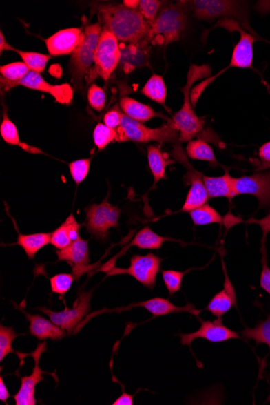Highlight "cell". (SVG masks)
Here are the masks:
<instances>
[{
  "mask_svg": "<svg viewBox=\"0 0 270 405\" xmlns=\"http://www.w3.org/2000/svg\"><path fill=\"white\" fill-rule=\"evenodd\" d=\"M100 24L113 32L122 44L137 43L150 40V24L138 10L125 8L123 4L105 3L96 7Z\"/></svg>",
  "mask_w": 270,
  "mask_h": 405,
  "instance_id": "6da1fadb",
  "label": "cell"
},
{
  "mask_svg": "<svg viewBox=\"0 0 270 405\" xmlns=\"http://www.w3.org/2000/svg\"><path fill=\"white\" fill-rule=\"evenodd\" d=\"M189 1L167 4L150 24L149 37L153 45H167L179 41L187 27Z\"/></svg>",
  "mask_w": 270,
  "mask_h": 405,
  "instance_id": "7a4b0ae2",
  "label": "cell"
},
{
  "mask_svg": "<svg viewBox=\"0 0 270 405\" xmlns=\"http://www.w3.org/2000/svg\"><path fill=\"white\" fill-rule=\"evenodd\" d=\"M209 74V68L206 66H191L187 76V83L181 90L184 94V104L181 109L176 112L170 121L172 127L179 134V142L186 143L193 141L204 128L203 121L198 117L190 103L189 92L191 87L200 79L206 77Z\"/></svg>",
  "mask_w": 270,
  "mask_h": 405,
  "instance_id": "3957f363",
  "label": "cell"
},
{
  "mask_svg": "<svg viewBox=\"0 0 270 405\" xmlns=\"http://www.w3.org/2000/svg\"><path fill=\"white\" fill-rule=\"evenodd\" d=\"M116 130L117 137L115 142L118 143L132 141L142 143H175L179 141V134L172 127L169 120L161 127L153 129L128 118L123 114L122 125Z\"/></svg>",
  "mask_w": 270,
  "mask_h": 405,
  "instance_id": "277c9868",
  "label": "cell"
},
{
  "mask_svg": "<svg viewBox=\"0 0 270 405\" xmlns=\"http://www.w3.org/2000/svg\"><path fill=\"white\" fill-rule=\"evenodd\" d=\"M103 30L100 23L88 25L85 30V39L74 50L70 60L69 69L74 87L82 88L83 78L95 63V55Z\"/></svg>",
  "mask_w": 270,
  "mask_h": 405,
  "instance_id": "5b68a950",
  "label": "cell"
},
{
  "mask_svg": "<svg viewBox=\"0 0 270 405\" xmlns=\"http://www.w3.org/2000/svg\"><path fill=\"white\" fill-rule=\"evenodd\" d=\"M86 220L83 226L96 239L105 241L110 228L118 227L121 209L109 202L107 197L100 204H92L85 208Z\"/></svg>",
  "mask_w": 270,
  "mask_h": 405,
  "instance_id": "8992f818",
  "label": "cell"
},
{
  "mask_svg": "<svg viewBox=\"0 0 270 405\" xmlns=\"http://www.w3.org/2000/svg\"><path fill=\"white\" fill-rule=\"evenodd\" d=\"M163 259L153 253L147 255H134L130 259V265L127 269L113 268L108 276L128 274L136 279L139 283L149 289L156 286V277L160 271Z\"/></svg>",
  "mask_w": 270,
  "mask_h": 405,
  "instance_id": "52a82bcc",
  "label": "cell"
},
{
  "mask_svg": "<svg viewBox=\"0 0 270 405\" xmlns=\"http://www.w3.org/2000/svg\"><path fill=\"white\" fill-rule=\"evenodd\" d=\"M121 48L119 41L113 32L102 30L95 55V66L97 74L108 81L111 74L118 68L121 62Z\"/></svg>",
  "mask_w": 270,
  "mask_h": 405,
  "instance_id": "ba28073f",
  "label": "cell"
},
{
  "mask_svg": "<svg viewBox=\"0 0 270 405\" xmlns=\"http://www.w3.org/2000/svg\"><path fill=\"white\" fill-rule=\"evenodd\" d=\"M92 292L81 291L72 309H66L62 311H53L45 307H39V311L45 315L49 316V318L54 324L59 326L68 333L73 332L74 329L80 324L81 321L90 313L92 299Z\"/></svg>",
  "mask_w": 270,
  "mask_h": 405,
  "instance_id": "9c48e42d",
  "label": "cell"
},
{
  "mask_svg": "<svg viewBox=\"0 0 270 405\" xmlns=\"http://www.w3.org/2000/svg\"><path fill=\"white\" fill-rule=\"evenodd\" d=\"M2 87L8 90L17 86H22L30 90L39 91L54 97L56 102L62 105L72 103L74 96L73 88L69 83L51 85L41 76V74L30 71L25 78L17 83H8L2 80Z\"/></svg>",
  "mask_w": 270,
  "mask_h": 405,
  "instance_id": "30bf717a",
  "label": "cell"
},
{
  "mask_svg": "<svg viewBox=\"0 0 270 405\" xmlns=\"http://www.w3.org/2000/svg\"><path fill=\"white\" fill-rule=\"evenodd\" d=\"M201 322V327L198 331L191 333H180V343L183 346H189L196 339H205L207 341L218 343L229 341L231 339H239V334L222 324L221 318L216 320H202L198 318Z\"/></svg>",
  "mask_w": 270,
  "mask_h": 405,
  "instance_id": "8fae6325",
  "label": "cell"
},
{
  "mask_svg": "<svg viewBox=\"0 0 270 405\" xmlns=\"http://www.w3.org/2000/svg\"><path fill=\"white\" fill-rule=\"evenodd\" d=\"M237 195L250 194L258 199L259 209L270 208V172L234 179Z\"/></svg>",
  "mask_w": 270,
  "mask_h": 405,
  "instance_id": "7c38bea8",
  "label": "cell"
},
{
  "mask_svg": "<svg viewBox=\"0 0 270 405\" xmlns=\"http://www.w3.org/2000/svg\"><path fill=\"white\" fill-rule=\"evenodd\" d=\"M46 342L39 344L36 350L30 353L34 360L35 365L32 374L29 376L21 377V385L19 392L14 395L17 405H35V388L37 384L44 381L45 371L40 368L39 362L41 355L46 351Z\"/></svg>",
  "mask_w": 270,
  "mask_h": 405,
  "instance_id": "4fadbf2b",
  "label": "cell"
},
{
  "mask_svg": "<svg viewBox=\"0 0 270 405\" xmlns=\"http://www.w3.org/2000/svg\"><path fill=\"white\" fill-rule=\"evenodd\" d=\"M189 7L195 17L207 21L238 13V3L227 0H194L189 2Z\"/></svg>",
  "mask_w": 270,
  "mask_h": 405,
  "instance_id": "5bb4252c",
  "label": "cell"
},
{
  "mask_svg": "<svg viewBox=\"0 0 270 405\" xmlns=\"http://www.w3.org/2000/svg\"><path fill=\"white\" fill-rule=\"evenodd\" d=\"M58 262H65L71 265L74 278L80 279L90 267V248L88 241L82 238L72 242L71 245L63 249L56 251Z\"/></svg>",
  "mask_w": 270,
  "mask_h": 405,
  "instance_id": "9a60e30c",
  "label": "cell"
},
{
  "mask_svg": "<svg viewBox=\"0 0 270 405\" xmlns=\"http://www.w3.org/2000/svg\"><path fill=\"white\" fill-rule=\"evenodd\" d=\"M85 39V31L71 28L56 32L45 40L49 54L53 56L68 55L74 52Z\"/></svg>",
  "mask_w": 270,
  "mask_h": 405,
  "instance_id": "2e32d148",
  "label": "cell"
},
{
  "mask_svg": "<svg viewBox=\"0 0 270 405\" xmlns=\"http://www.w3.org/2000/svg\"><path fill=\"white\" fill-rule=\"evenodd\" d=\"M132 307H143V309H145L149 313H152L154 318L172 313H188L196 316L198 318L200 313H201V311L195 309L193 304H189L185 307H178L172 304L169 300L159 297L153 298V299L147 301L135 302V304L122 307V309L109 310L108 311H123L132 309Z\"/></svg>",
  "mask_w": 270,
  "mask_h": 405,
  "instance_id": "e0dca14e",
  "label": "cell"
},
{
  "mask_svg": "<svg viewBox=\"0 0 270 405\" xmlns=\"http://www.w3.org/2000/svg\"><path fill=\"white\" fill-rule=\"evenodd\" d=\"M151 41L144 39L137 43L121 44V62L124 72L129 73L135 68L148 66Z\"/></svg>",
  "mask_w": 270,
  "mask_h": 405,
  "instance_id": "ac0fdd59",
  "label": "cell"
},
{
  "mask_svg": "<svg viewBox=\"0 0 270 405\" xmlns=\"http://www.w3.org/2000/svg\"><path fill=\"white\" fill-rule=\"evenodd\" d=\"M223 273H225V288L214 296L209 302L207 310L217 318H221L222 315L229 311L232 307L236 306V295L235 288L227 273L225 260L222 259Z\"/></svg>",
  "mask_w": 270,
  "mask_h": 405,
  "instance_id": "d6986e66",
  "label": "cell"
},
{
  "mask_svg": "<svg viewBox=\"0 0 270 405\" xmlns=\"http://www.w3.org/2000/svg\"><path fill=\"white\" fill-rule=\"evenodd\" d=\"M30 322V333L32 336L43 341L50 339L52 341H59L67 336L64 329L56 325L52 321L46 320L39 315H31L21 309Z\"/></svg>",
  "mask_w": 270,
  "mask_h": 405,
  "instance_id": "ffe728a7",
  "label": "cell"
},
{
  "mask_svg": "<svg viewBox=\"0 0 270 405\" xmlns=\"http://www.w3.org/2000/svg\"><path fill=\"white\" fill-rule=\"evenodd\" d=\"M235 29L240 32V39L232 53L229 68H252L253 60V44L256 39L236 25Z\"/></svg>",
  "mask_w": 270,
  "mask_h": 405,
  "instance_id": "44dd1931",
  "label": "cell"
},
{
  "mask_svg": "<svg viewBox=\"0 0 270 405\" xmlns=\"http://www.w3.org/2000/svg\"><path fill=\"white\" fill-rule=\"evenodd\" d=\"M82 226L71 214L61 226L51 232L50 244L58 249L67 248L72 242L81 238Z\"/></svg>",
  "mask_w": 270,
  "mask_h": 405,
  "instance_id": "7402d4cb",
  "label": "cell"
},
{
  "mask_svg": "<svg viewBox=\"0 0 270 405\" xmlns=\"http://www.w3.org/2000/svg\"><path fill=\"white\" fill-rule=\"evenodd\" d=\"M234 179L227 171L220 176H207L202 174L209 198H227L230 202L236 196Z\"/></svg>",
  "mask_w": 270,
  "mask_h": 405,
  "instance_id": "603a6c76",
  "label": "cell"
},
{
  "mask_svg": "<svg viewBox=\"0 0 270 405\" xmlns=\"http://www.w3.org/2000/svg\"><path fill=\"white\" fill-rule=\"evenodd\" d=\"M120 108L128 118L141 123H147L160 116L151 106L144 105L129 96H124L120 100Z\"/></svg>",
  "mask_w": 270,
  "mask_h": 405,
  "instance_id": "cb8c5ba5",
  "label": "cell"
},
{
  "mask_svg": "<svg viewBox=\"0 0 270 405\" xmlns=\"http://www.w3.org/2000/svg\"><path fill=\"white\" fill-rule=\"evenodd\" d=\"M147 159L149 167L154 178V186L163 179H166V167L172 161L161 150V146L151 145L147 147Z\"/></svg>",
  "mask_w": 270,
  "mask_h": 405,
  "instance_id": "d4e9b609",
  "label": "cell"
},
{
  "mask_svg": "<svg viewBox=\"0 0 270 405\" xmlns=\"http://www.w3.org/2000/svg\"><path fill=\"white\" fill-rule=\"evenodd\" d=\"M0 134H1L4 142L10 144V145L20 147L23 150L31 154H43L39 148L30 146L21 141L17 125L9 119L7 112H4L3 114L2 123L0 125Z\"/></svg>",
  "mask_w": 270,
  "mask_h": 405,
  "instance_id": "484cf974",
  "label": "cell"
},
{
  "mask_svg": "<svg viewBox=\"0 0 270 405\" xmlns=\"http://www.w3.org/2000/svg\"><path fill=\"white\" fill-rule=\"evenodd\" d=\"M51 232H41L24 235L18 233L17 245H20L24 249L28 258L34 259L35 255L45 246L50 244Z\"/></svg>",
  "mask_w": 270,
  "mask_h": 405,
  "instance_id": "4316f807",
  "label": "cell"
},
{
  "mask_svg": "<svg viewBox=\"0 0 270 405\" xmlns=\"http://www.w3.org/2000/svg\"><path fill=\"white\" fill-rule=\"evenodd\" d=\"M167 240H172L167 237L162 236L154 232L150 227H146L139 231L129 246L137 247L141 249L158 250Z\"/></svg>",
  "mask_w": 270,
  "mask_h": 405,
  "instance_id": "83f0119b",
  "label": "cell"
},
{
  "mask_svg": "<svg viewBox=\"0 0 270 405\" xmlns=\"http://www.w3.org/2000/svg\"><path fill=\"white\" fill-rule=\"evenodd\" d=\"M143 95L156 103L165 107L167 97V87L164 78L159 74H154L149 79L141 90Z\"/></svg>",
  "mask_w": 270,
  "mask_h": 405,
  "instance_id": "f1b7e54d",
  "label": "cell"
},
{
  "mask_svg": "<svg viewBox=\"0 0 270 405\" xmlns=\"http://www.w3.org/2000/svg\"><path fill=\"white\" fill-rule=\"evenodd\" d=\"M186 154L193 160L216 163V158L212 147L202 139L188 142L187 147H186Z\"/></svg>",
  "mask_w": 270,
  "mask_h": 405,
  "instance_id": "f546056e",
  "label": "cell"
},
{
  "mask_svg": "<svg viewBox=\"0 0 270 405\" xmlns=\"http://www.w3.org/2000/svg\"><path fill=\"white\" fill-rule=\"evenodd\" d=\"M191 220H193L194 225L204 226L213 225V223H222V216L218 213L215 208L209 206V204H205L194 211L189 212Z\"/></svg>",
  "mask_w": 270,
  "mask_h": 405,
  "instance_id": "4dcf8cb0",
  "label": "cell"
},
{
  "mask_svg": "<svg viewBox=\"0 0 270 405\" xmlns=\"http://www.w3.org/2000/svg\"><path fill=\"white\" fill-rule=\"evenodd\" d=\"M19 336L12 327L0 326V361H3L9 353H16L21 360H24L30 353H21L13 350L12 342Z\"/></svg>",
  "mask_w": 270,
  "mask_h": 405,
  "instance_id": "1f68e13d",
  "label": "cell"
},
{
  "mask_svg": "<svg viewBox=\"0 0 270 405\" xmlns=\"http://www.w3.org/2000/svg\"><path fill=\"white\" fill-rule=\"evenodd\" d=\"M241 334L246 339L253 340L257 344H267L270 349V315L267 320L260 321L254 329L246 328ZM268 377L270 379V371Z\"/></svg>",
  "mask_w": 270,
  "mask_h": 405,
  "instance_id": "d6a6232c",
  "label": "cell"
},
{
  "mask_svg": "<svg viewBox=\"0 0 270 405\" xmlns=\"http://www.w3.org/2000/svg\"><path fill=\"white\" fill-rule=\"evenodd\" d=\"M19 55L21 56L23 63H24L32 72L41 74L45 71L46 64H48L50 55L36 53L28 52V51H22L15 50Z\"/></svg>",
  "mask_w": 270,
  "mask_h": 405,
  "instance_id": "836d02e7",
  "label": "cell"
},
{
  "mask_svg": "<svg viewBox=\"0 0 270 405\" xmlns=\"http://www.w3.org/2000/svg\"><path fill=\"white\" fill-rule=\"evenodd\" d=\"M30 72L29 68L23 62L12 63L0 68L2 80L8 83H17L21 81Z\"/></svg>",
  "mask_w": 270,
  "mask_h": 405,
  "instance_id": "e575fe53",
  "label": "cell"
},
{
  "mask_svg": "<svg viewBox=\"0 0 270 405\" xmlns=\"http://www.w3.org/2000/svg\"><path fill=\"white\" fill-rule=\"evenodd\" d=\"M116 137L117 130L107 127L104 123L97 124L93 132V141L99 151L104 150L110 143L115 141Z\"/></svg>",
  "mask_w": 270,
  "mask_h": 405,
  "instance_id": "d590c367",
  "label": "cell"
},
{
  "mask_svg": "<svg viewBox=\"0 0 270 405\" xmlns=\"http://www.w3.org/2000/svg\"><path fill=\"white\" fill-rule=\"evenodd\" d=\"M189 271V270L185 272L176 271V270H163L161 272L163 280H164L170 296L174 295L180 290L181 286H183V278Z\"/></svg>",
  "mask_w": 270,
  "mask_h": 405,
  "instance_id": "8d00e7d4",
  "label": "cell"
},
{
  "mask_svg": "<svg viewBox=\"0 0 270 405\" xmlns=\"http://www.w3.org/2000/svg\"><path fill=\"white\" fill-rule=\"evenodd\" d=\"M74 276L70 273H59L50 279L51 291L54 294L65 295L72 286Z\"/></svg>",
  "mask_w": 270,
  "mask_h": 405,
  "instance_id": "74e56055",
  "label": "cell"
},
{
  "mask_svg": "<svg viewBox=\"0 0 270 405\" xmlns=\"http://www.w3.org/2000/svg\"><path fill=\"white\" fill-rule=\"evenodd\" d=\"M91 159H82L73 161L69 165L70 174L76 185L85 180L90 169Z\"/></svg>",
  "mask_w": 270,
  "mask_h": 405,
  "instance_id": "f35d334b",
  "label": "cell"
},
{
  "mask_svg": "<svg viewBox=\"0 0 270 405\" xmlns=\"http://www.w3.org/2000/svg\"><path fill=\"white\" fill-rule=\"evenodd\" d=\"M87 99L92 108L97 112L105 109L106 95L103 88L98 85H92L87 92Z\"/></svg>",
  "mask_w": 270,
  "mask_h": 405,
  "instance_id": "ab89813d",
  "label": "cell"
},
{
  "mask_svg": "<svg viewBox=\"0 0 270 405\" xmlns=\"http://www.w3.org/2000/svg\"><path fill=\"white\" fill-rule=\"evenodd\" d=\"M162 3L158 0H142L139 4L138 11L144 20L148 23L155 21L160 11Z\"/></svg>",
  "mask_w": 270,
  "mask_h": 405,
  "instance_id": "60d3db41",
  "label": "cell"
},
{
  "mask_svg": "<svg viewBox=\"0 0 270 405\" xmlns=\"http://www.w3.org/2000/svg\"><path fill=\"white\" fill-rule=\"evenodd\" d=\"M123 116V113L117 108L111 110L104 116V124L111 129H117L122 125Z\"/></svg>",
  "mask_w": 270,
  "mask_h": 405,
  "instance_id": "b9f144b4",
  "label": "cell"
},
{
  "mask_svg": "<svg viewBox=\"0 0 270 405\" xmlns=\"http://www.w3.org/2000/svg\"><path fill=\"white\" fill-rule=\"evenodd\" d=\"M262 270L260 274V287L267 291L270 295V269L268 265L267 258L262 259Z\"/></svg>",
  "mask_w": 270,
  "mask_h": 405,
  "instance_id": "7bdbcfd3",
  "label": "cell"
},
{
  "mask_svg": "<svg viewBox=\"0 0 270 405\" xmlns=\"http://www.w3.org/2000/svg\"><path fill=\"white\" fill-rule=\"evenodd\" d=\"M134 395H129L123 392V395L119 398L115 400L112 404L113 405H133L134 404Z\"/></svg>",
  "mask_w": 270,
  "mask_h": 405,
  "instance_id": "ee69618b",
  "label": "cell"
},
{
  "mask_svg": "<svg viewBox=\"0 0 270 405\" xmlns=\"http://www.w3.org/2000/svg\"><path fill=\"white\" fill-rule=\"evenodd\" d=\"M259 157L264 163H270V142L263 144L259 149Z\"/></svg>",
  "mask_w": 270,
  "mask_h": 405,
  "instance_id": "f6af8a7d",
  "label": "cell"
},
{
  "mask_svg": "<svg viewBox=\"0 0 270 405\" xmlns=\"http://www.w3.org/2000/svg\"><path fill=\"white\" fill-rule=\"evenodd\" d=\"M10 397V394L8 393V390L4 384L3 377L0 378V400L8 404V399Z\"/></svg>",
  "mask_w": 270,
  "mask_h": 405,
  "instance_id": "bcb514c9",
  "label": "cell"
},
{
  "mask_svg": "<svg viewBox=\"0 0 270 405\" xmlns=\"http://www.w3.org/2000/svg\"><path fill=\"white\" fill-rule=\"evenodd\" d=\"M15 48L8 43V41L4 37L3 32H0V52L3 53V50H13L15 51Z\"/></svg>",
  "mask_w": 270,
  "mask_h": 405,
  "instance_id": "7dc6e473",
  "label": "cell"
},
{
  "mask_svg": "<svg viewBox=\"0 0 270 405\" xmlns=\"http://www.w3.org/2000/svg\"><path fill=\"white\" fill-rule=\"evenodd\" d=\"M123 4L125 8L132 9V10H138L141 1L138 0H124Z\"/></svg>",
  "mask_w": 270,
  "mask_h": 405,
  "instance_id": "c3c4849f",
  "label": "cell"
}]
</instances>
